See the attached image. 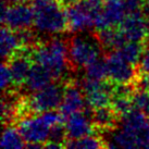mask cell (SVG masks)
Returning a JSON list of instances; mask_svg holds the SVG:
<instances>
[{
  "mask_svg": "<svg viewBox=\"0 0 149 149\" xmlns=\"http://www.w3.org/2000/svg\"><path fill=\"white\" fill-rule=\"evenodd\" d=\"M52 82H56V81L54 79L49 71L42 64L34 62L32 64V68L29 70L24 85L22 87H24L26 94L29 95V94H33L35 91L45 88Z\"/></svg>",
  "mask_w": 149,
  "mask_h": 149,
  "instance_id": "cell-15",
  "label": "cell"
},
{
  "mask_svg": "<svg viewBox=\"0 0 149 149\" xmlns=\"http://www.w3.org/2000/svg\"><path fill=\"white\" fill-rule=\"evenodd\" d=\"M86 107L87 102L81 85L75 83L74 81H68L65 83L63 100L59 107V112L63 120L65 121L75 112L83 111Z\"/></svg>",
  "mask_w": 149,
  "mask_h": 149,
  "instance_id": "cell-11",
  "label": "cell"
},
{
  "mask_svg": "<svg viewBox=\"0 0 149 149\" xmlns=\"http://www.w3.org/2000/svg\"><path fill=\"white\" fill-rule=\"evenodd\" d=\"M84 76L87 79H98V81H106L108 79V68H107V61L106 58L100 57L94 62L84 69Z\"/></svg>",
  "mask_w": 149,
  "mask_h": 149,
  "instance_id": "cell-22",
  "label": "cell"
},
{
  "mask_svg": "<svg viewBox=\"0 0 149 149\" xmlns=\"http://www.w3.org/2000/svg\"><path fill=\"white\" fill-rule=\"evenodd\" d=\"M127 13L125 9L124 0H104V8L100 14L96 29L104 27H118L124 21Z\"/></svg>",
  "mask_w": 149,
  "mask_h": 149,
  "instance_id": "cell-14",
  "label": "cell"
},
{
  "mask_svg": "<svg viewBox=\"0 0 149 149\" xmlns=\"http://www.w3.org/2000/svg\"><path fill=\"white\" fill-rule=\"evenodd\" d=\"M104 54L108 68V79L114 85H135L141 72L137 66L127 62L118 50L107 51Z\"/></svg>",
  "mask_w": 149,
  "mask_h": 149,
  "instance_id": "cell-6",
  "label": "cell"
},
{
  "mask_svg": "<svg viewBox=\"0 0 149 149\" xmlns=\"http://www.w3.org/2000/svg\"><path fill=\"white\" fill-rule=\"evenodd\" d=\"M145 44L146 42H126L120 49H118V51L127 62L138 68V63L141 61V58L145 49Z\"/></svg>",
  "mask_w": 149,
  "mask_h": 149,
  "instance_id": "cell-19",
  "label": "cell"
},
{
  "mask_svg": "<svg viewBox=\"0 0 149 149\" xmlns=\"http://www.w3.org/2000/svg\"><path fill=\"white\" fill-rule=\"evenodd\" d=\"M124 4L127 14L146 11V4L144 0H124Z\"/></svg>",
  "mask_w": 149,
  "mask_h": 149,
  "instance_id": "cell-26",
  "label": "cell"
},
{
  "mask_svg": "<svg viewBox=\"0 0 149 149\" xmlns=\"http://www.w3.org/2000/svg\"><path fill=\"white\" fill-rule=\"evenodd\" d=\"M91 119L96 130L104 132L116 127L119 125L120 116L116 114L112 106H107L98 109H93Z\"/></svg>",
  "mask_w": 149,
  "mask_h": 149,
  "instance_id": "cell-17",
  "label": "cell"
},
{
  "mask_svg": "<svg viewBox=\"0 0 149 149\" xmlns=\"http://www.w3.org/2000/svg\"><path fill=\"white\" fill-rule=\"evenodd\" d=\"M94 33L102 47V49L104 50V52L120 49L121 47L127 42L123 32L121 31L120 26H118V27L111 26V27L96 29V32Z\"/></svg>",
  "mask_w": 149,
  "mask_h": 149,
  "instance_id": "cell-16",
  "label": "cell"
},
{
  "mask_svg": "<svg viewBox=\"0 0 149 149\" xmlns=\"http://www.w3.org/2000/svg\"><path fill=\"white\" fill-rule=\"evenodd\" d=\"M147 42H149V38H148V40H147Z\"/></svg>",
  "mask_w": 149,
  "mask_h": 149,
  "instance_id": "cell-30",
  "label": "cell"
},
{
  "mask_svg": "<svg viewBox=\"0 0 149 149\" xmlns=\"http://www.w3.org/2000/svg\"><path fill=\"white\" fill-rule=\"evenodd\" d=\"M35 29L46 36L68 32L65 6L61 0H31Z\"/></svg>",
  "mask_w": 149,
  "mask_h": 149,
  "instance_id": "cell-2",
  "label": "cell"
},
{
  "mask_svg": "<svg viewBox=\"0 0 149 149\" xmlns=\"http://www.w3.org/2000/svg\"><path fill=\"white\" fill-rule=\"evenodd\" d=\"M1 23L12 31L31 29L34 24V11L32 3L22 1L11 6L1 4Z\"/></svg>",
  "mask_w": 149,
  "mask_h": 149,
  "instance_id": "cell-8",
  "label": "cell"
},
{
  "mask_svg": "<svg viewBox=\"0 0 149 149\" xmlns=\"http://www.w3.org/2000/svg\"><path fill=\"white\" fill-rule=\"evenodd\" d=\"M0 54L2 61H7L22 48L21 40L15 31L2 26L0 34Z\"/></svg>",
  "mask_w": 149,
  "mask_h": 149,
  "instance_id": "cell-18",
  "label": "cell"
},
{
  "mask_svg": "<svg viewBox=\"0 0 149 149\" xmlns=\"http://www.w3.org/2000/svg\"><path fill=\"white\" fill-rule=\"evenodd\" d=\"M48 141L62 146V148L64 147V144L66 143V130L65 125H63V122L57 123L50 127L49 136H48V139L46 143H48Z\"/></svg>",
  "mask_w": 149,
  "mask_h": 149,
  "instance_id": "cell-24",
  "label": "cell"
},
{
  "mask_svg": "<svg viewBox=\"0 0 149 149\" xmlns=\"http://www.w3.org/2000/svg\"><path fill=\"white\" fill-rule=\"evenodd\" d=\"M120 29L127 42H146L149 38L146 26V11L127 14L120 25Z\"/></svg>",
  "mask_w": 149,
  "mask_h": 149,
  "instance_id": "cell-13",
  "label": "cell"
},
{
  "mask_svg": "<svg viewBox=\"0 0 149 149\" xmlns=\"http://www.w3.org/2000/svg\"><path fill=\"white\" fill-rule=\"evenodd\" d=\"M146 26H147V31H148L149 34V11L148 13L146 12Z\"/></svg>",
  "mask_w": 149,
  "mask_h": 149,
  "instance_id": "cell-28",
  "label": "cell"
},
{
  "mask_svg": "<svg viewBox=\"0 0 149 149\" xmlns=\"http://www.w3.org/2000/svg\"><path fill=\"white\" fill-rule=\"evenodd\" d=\"M93 109L88 104L83 111L73 113L65 120L66 141L94 135L96 128L91 119Z\"/></svg>",
  "mask_w": 149,
  "mask_h": 149,
  "instance_id": "cell-10",
  "label": "cell"
},
{
  "mask_svg": "<svg viewBox=\"0 0 149 149\" xmlns=\"http://www.w3.org/2000/svg\"><path fill=\"white\" fill-rule=\"evenodd\" d=\"M64 147L71 149H97L107 147V145L101 137L96 136L94 134V135H88L79 139L68 141L64 144Z\"/></svg>",
  "mask_w": 149,
  "mask_h": 149,
  "instance_id": "cell-21",
  "label": "cell"
},
{
  "mask_svg": "<svg viewBox=\"0 0 149 149\" xmlns=\"http://www.w3.org/2000/svg\"><path fill=\"white\" fill-rule=\"evenodd\" d=\"M138 71L141 74H149V42H146L145 49L138 63Z\"/></svg>",
  "mask_w": 149,
  "mask_h": 149,
  "instance_id": "cell-27",
  "label": "cell"
},
{
  "mask_svg": "<svg viewBox=\"0 0 149 149\" xmlns=\"http://www.w3.org/2000/svg\"><path fill=\"white\" fill-rule=\"evenodd\" d=\"M25 145L26 141H24L19 128L12 125L4 126L2 141H1V146L3 148H25Z\"/></svg>",
  "mask_w": 149,
  "mask_h": 149,
  "instance_id": "cell-20",
  "label": "cell"
},
{
  "mask_svg": "<svg viewBox=\"0 0 149 149\" xmlns=\"http://www.w3.org/2000/svg\"><path fill=\"white\" fill-rule=\"evenodd\" d=\"M17 127L27 143L44 144L49 136L50 126L42 116V114H27L17 121Z\"/></svg>",
  "mask_w": 149,
  "mask_h": 149,
  "instance_id": "cell-9",
  "label": "cell"
},
{
  "mask_svg": "<svg viewBox=\"0 0 149 149\" xmlns=\"http://www.w3.org/2000/svg\"><path fill=\"white\" fill-rule=\"evenodd\" d=\"M145 1V4H146V8L149 10V0H144Z\"/></svg>",
  "mask_w": 149,
  "mask_h": 149,
  "instance_id": "cell-29",
  "label": "cell"
},
{
  "mask_svg": "<svg viewBox=\"0 0 149 149\" xmlns=\"http://www.w3.org/2000/svg\"><path fill=\"white\" fill-rule=\"evenodd\" d=\"M32 48H21L17 52L13 54L7 62L11 71L13 79V86L20 88L24 85L29 72L32 68Z\"/></svg>",
  "mask_w": 149,
  "mask_h": 149,
  "instance_id": "cell-12",
  "label": "cell"
},
{
  "mask_svg": "<svg viewBox=\"0 0 149 149\" xmlns=\"http://www.w3.org/2000/svg\"><path fill=\"white\" fill-rule=\"evenodd\" d=\"M148 119H149V116H148Z\"/></svg>",
  "mask_w": 149,
  "mask_h": 149,
  "instance_id": "cell-31",
  "label": "cell"
},
{
  "mask_svg": "<svg viewBox=\"0 0 149 149\" xmlns=\"http://www.w3.org/2000/svg\"><path fill=\"white\" fill-rule=\"evenodd\" d=\"M79 85L84 91L87 104L91 109L111 106L116 85L111 83L109 79L98 81L87 79L84 76Z\"/></svg>",
  "mask_w": 149,
  "mask_h": 149,
  "instance_id": "cell-7",
  "label": "cell"
},
{
  "mask_svg": "<svg viewBox=\"0 0 149 149\" xmlns=\"http://www.w3.org/2000/svg\"><path fill=\"white\" fill-rule=\"evenodd\" d=\"M133 106L149 116V91L136 88L132 96Z\"/></svg>",
  "mask_w": 149,
  "mask_h": 149,
  "instance_id": "cell-23",
  "label": "cell"
},
{
  "mask_svg": "<svg viewBox=\"0 0 149 149\" xmlns=\"http://www.w3.org/2000/svg\"><path fill=\"white\" fill-rule=\"evenodd\" d=\"M104 50L99 44L95 33H75L69 39V60L71 71L85 69L88 64L101 57Z\"/></svg>",
  "mask_w": 149,
  "mask_h": 149,
  "instance_id": "cell-4",
  "label": "cell"
},
{
  "mask_svg": "<svg viewBox=\"0 0 149 149\" xmlns=\"http://www.w3.org/2000/svg\"><path fill=\"white\" fill-rule=\"evenodd\" d=\"M32 59L34 62L45 66L51 73L54 81H59L68 71L71 70L69 39L54 37L38 42L32 48Z\"/></svg>",
  "mask_w": 149,
  "mask_h": 149,
  "instance_id": "cell-1",
  "label": "cell"
},
{
  "mask_svg": "<svg viewBox=\"0 0 149 149\" xmlns=\"http://www.w3.org/2000/svg\"><path fill=\"white\" fill-rule=\"evenodd\" d=\"M0 71H1V89L2 91H9V87L13 85V79L7 62L2 61V65H1Z\"/></svg>",
  "mask_w": 149,
  "mask_h": 149,
  "instance_id": "cell-25",
  "label": "cell"
},
{
  "mask_svg": "<svg viewBox=\"0 0 149 149\" xmlns=\"http://www.w3.org/2000/svg\"><path fill=\"white\" fill-rule=\"evenodd\" d=\"M64 89L65 84L63 85L56 81L40 91L23 96L21 118L27 114H39L49 110L59 109L63 100Z\"/></svg>",
  "mask_w": 149,
  "mask_h": 149,
  "instance_id": "cell-5",
  "label": "cell"
},
{
  "mask_svg": "<svg viewBox=\"0 0 149 149\" xmlns=\"http://www.w3.org/2000/svg\"><path fill=\"white\" fill-rule=\"evenodd\" d=\"M104 8V0H77L65 7L68 32L83 33L96 29Z\"/></svg>",
  "mask_w": 149,
  "mask_h": 149,
  "instance_id": "cell-3",
  "label": "cell"
}]
</instances>
